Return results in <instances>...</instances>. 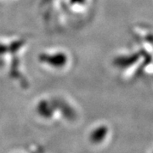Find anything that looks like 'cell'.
Segmentation results:
<instances>
[{"instance_id": "1", "label": "cell", "mask_w": 153, "mask_h": 153, "mask_svg": "<svg viewBox=\"0 0 153 153\" xmlns=\"http://www.w3.org/2000/svg\"><path fill=\"white\" fill-rule=\"evenodd\" d=\"M107 134V128L106 127H100L94 134V141H100L105 138Z\"/></svg>"}]
</instances>
